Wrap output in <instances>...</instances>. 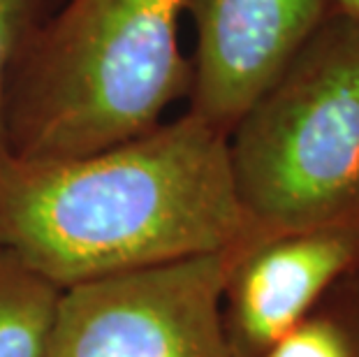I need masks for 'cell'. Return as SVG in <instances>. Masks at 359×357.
<instances>
[{"label":"cell","instance_id":"6da1fadb","mask_svg":"<svg viewBox=\"0 0 359 357\" xmlns=\"http://www.w3.org/2000/svg\"><path fill=\"white\" fill-rule=\"evenodd\" d=\"M227 140L186 112L88 156L0 154V250L70 290L257 237Z\"/></svg>","mask_w":359,"mask_h":357},{"label":"cell","instance_id":"8fae6325","mask_svg":"<svg viewBox=\"0 0 359 357\" xmlns=\"http://www.w3.org/2000/svg\"><path fill=\"white\" fill-rule=\"evenodd\" d=\"M355 276H357V285H359V271H355Z\"/></svg>","mask_w":359,"mask_h":357},{"label":"cell","instance_id":"3957f363","mask_svg":"<svg viewBox=\"0 0 359 357\" xmlns=\"http://www.w3.org/2000/svg\"><path fill=\"white\" fill-rule=\"evenodd\" d=\"M227 142L259 234L359 225V21L334 10Z\"/></svg>","mask_w":359,"mask_h":357},{"label":"cell","instance_id":"5b68a950","mask_svg":"<svg viewBox=\"0 0 359 357\" xmlns=\"http://www.w3.org/2000/svg\"><path fill=\"white\" fill-rule=\"evenodd\" d=\"M334 10V0H186L197 35L188 112L230 137Z\"/></svg>","mask_w":359,"mask_h":357},{"label":"cell","instance_id":"7a4b0ae2","mask_svg":"<svg viewBox=\"0 0 359 357\" xmlns=\"http://www.w3.org/2000/svg\"><path fill=\"white\" fill-rule=\"evenodd\" d=\"M186 0H63L7 86V154L74 158L154 130L188 97L179 49Z\"/></svg>","mask_w":359,"mask_h":357},{"label":"cell","instance_id":"52a82bcc","mask_svg":"<svg viewBox=\"0 0 359 357\" xmlns=\"http://www.w3.org/2000/svg\"><path fill=\"white\" fill-rule=\"evenodd\" d=\"M63 290L0 250V357H49Z\"/></svg>","mask_w":359,"mask_h":357},{"label":"cell","instance_id":"30bf717a","mask_svg":"<svg viewBox=\"0 0 359 357\" xmlns=\"http://www.w3.org/2000/svg\"><path fill=\"white\" fill-rule=\"evenodd\" d=\"M334 3H336V10L346 12L359 21V0H334Z\"/></svg>","mask_w":359,"mask_h":357},{"label":"cell","instance_id":"ba28073f","mask_svg":"<svg viewBox=\"0 0 359 357\" xmlns=\"http://www.w3.org/2000/svg\"><path fill=\"white\" fill-rule=\"evenodd\" d=\"M259 357H359L357 276L343 278L311 316Z\"/></svg>","mask_w":359,"mask_h":357},{"label":"cell","instance_id":"277c9868","mask_svg":"<svg viewBox=\"0 0 359 357\" xmlns=\"http://www.w3.org/2000/svg\"><path fill=\"white\" fill-rule=\"evenodd\" d=\"M250 239L63 290L49 357H239L223 288Z\"/></svg>","mask_w":359,"mask_h":357},{"label":"cell","instance_id":"9c48e42d","mask_svg":"<svg viewBox=\"0 0 359 357\" xmlns=\"http://www.w3.org/2000/svg\"><path fill=\"white\" fill-rule=\"evenodd\" d=\"M63 0H0V154H7V86L28 42Z\"/></svg>","mask_w":359,"mask_h":357},{"label":"cell","instance_id":"8992f818","mask_svg":"<svg viewBox=\"0 0 359 357\" xmlns=\"http://www.w3.org/2000/svg\"><path fill=\"white\" fill-rule=\"evenodd\" d=\"M359 269V225L259 234L223 288V323L239 357H259Z\"/></svg>","mask_w":359,"mask_h":357}]
</instances>
